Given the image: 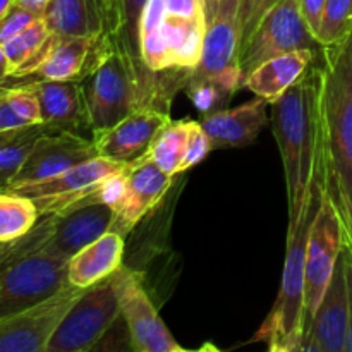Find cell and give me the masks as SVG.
Masks as SVG:
<instances>
[{
	"label": "cell",
	"instance_id": "obj_7",
	"mask_svg": "<svg viewBox=\"0 0 352 352\" xmlns=\"http://www.w3.org/2000/svg\"><path fill=\"white\" fill-rule=\"evenodd\" d=\"M316 45L318 41L309 30L298 0H278L241 48L237 62L246 81V76L268 58L302 48L315 50Z\"/></svg>",
	"mask_w": 352,
	"mask_h": 352
},
{
	"label": "cell",
	"instance_id": "obj_4",
	"mask_svg": "<svg viewBox=\"0 0 352 352\" xmlns=\"http://www.w3.org/2000/svg\"><path fill=\"white\" fill-rule=\"evenodd\" d=\"M315 201L318 205V192L287 227V250L277 301L254 336V340L274 352L302 351L305 344V265L309 229L316 213Z\"/></svg>",
	"mask_w": 352,
	"mask_h": 352
},
{
	"label": "cell",
	"instance_id": "obj_2",
	"mask_svg": "<svg viewBox=\"0 0 352 352\" xmlns=\"http://www.w3.org/2000/svg\"><path fill=\"white\" fill-rule=\"evenodd\" d=\"M54 215L0 250V318L45 301L67 285V258L52 253L47 243Z\"/></svg>",
	"mask_w": 352,
	"mask_h": 352
},
{
	"label": "cell",
	"instance_id": "obj_33",
	"mask_svg": "<svg viewBox=\"0 0 352 352\" xmlns=\"http://www.w3.org/2000/svg\"><path fill=\"white\" fill-rule=\"evenodd\" d=\"M40 16H36L31 10L24 9V7L17 6L16 2L12 3V7L9 9V12L3 16V19L0 21V43H6L7 40L14 38L16 34H19L21 31L26 30L31 23L38 19Z\"/></svg>",
	"mask_w": 352,
	"mask_h": 352
},
{
	"label": "cell",
	"instance_id": "obj_30",
	"mask_svg": "<svg viewBox=\"0 0 352 352\" xmlns=\"http://www.w3.org/2000/svg\"><path fill=\"white\" fill-rule=\"evenodd\" d=\"M184 91L188 93L192 105L203 113V117L210 116V113L217 112V110H222L220 107L226 105L230 96L234 95V91L226 88L217 79L192 78V76H189L188 81H186Z\"/></svg>",
	"mask_w": 352,
	"mask_h": 352
},
{
	"label": "cell",
	"instance_id": "obj_42",
	"mask_svg": "<svg viewBox=\"0 0 352 352\" xmlns=\"http://www.w3.org/2000/svg\"><path fill=\"white\" fill-rule=\"evenodd\" d=\"M12 3H14V0H0V21H2L3 16L9 12V9L12 7Z\"/></svg>",
	"mask_w": 352,
	"mask_h": 352
},
{
	"label": "cell",
	"instance_id": "obj_10",
	"mask_svg": "<svg viewBox=\"0 0 352 352\" xmlns=\"http://www.w3.org/2000/svg\"><path fill=\"white\" fill-rule=\"evenodd\" d=\"M239 43V0H223L206 24L201 58L189 76L217 79L234 93L244 88V74L237 62Z\"/></svg>",
	"mask_w": 352,
	"mask_h": 352
},
{
	"label": "cell",
	"instance_id": "obj_9",
	"mask_svg": "<svg viewBox=\"0 0 352 352\" xmlns=\"http://www.w3.org/2000/svg\"><path fill=\"white\" fill-rule=\"evenodd\" d=\"M85 289L67 284L45 301L0 318V352H45L65 313Z\"/></svg>",
	"mask_w": 352,
	"mask_h": 352
},
{
	"label": "cell",
	"instance_id": "obj_31",
	"mask_svg": "<svg viewBox=\"0 0 352 352\" xmlns=\"http://www.w3.org/2000/svg\"><path fill=\"white\" fill-rule=\"evenodd\" d=\"M278 0H239V31L241 43L239 50L246 45L251 34L258 28L265 14L277 3Z\"/></svg>",
	"mask_w": 352,
	"mask_h": 352
},
{
	"label": "cell",
	"instance_id": "obj_24",
	"mask_svg": "<svg viewBox=\"0 0 352 352\" xmlns=\"http://www.w3.org/2000/svg\"><path fill=\"white\" fill-rule=\"evenodd\" d=\"M148 0H120V24L113 40L141 79L148 85L158 81V72L150 71L141 57V17Z\"/></svg>",
	"mask_w": 352,
	"mask_h": 352
},
{
	"label": "cell",
	"instance_id": "obj_23",
	"mask_svg": "<svg viewBox=\"0 0 352 352\" xmlns=\"http://www.w3.org/2000/svg\"><path fill=\"white\" fill-rule=\"evenodd\" d=\"M205 31V16L179 17L167 14L162 24V33L170 52L172 67L192 71L199 64Z\"/></svg>",
	"mask_w": 352,
	"mask_h": 352
},
{
	"label": "cell",
	"instance_id": "obj_43",
	"mask_svg": "<svg viewBox=\"0 0 352 352\" xmlns=\"http://www.w3.org/2000/svg\"><path fill=\"white\" fill-rule=\"evenodd\" d=\"M6 244H7V243H0V250H2V248L6 246Z\"/></svg>",
	"mask_w": 352,
	"mask_h": 352
},
{
	"label": "cell",
	"instance_id": "obj_40",
	"mask_svg": "<svg viewBox=\"0 0 352 352\" xmlns=\"http://www.w3.org/2000/svg\"><path fill=\"white\" fill-rule=\"evenodd\" d=\"M10 74V64H9V58H7L6 52H3L2 43H0V86H6V82L9 81Z\"/></svg>",
	"mask_w": 352,
	"mask_h": 352
},
{
	"label": "cell",
	"instance_id": "obj_21",
	"mask_svg": "<svg viewBox=\"0 0 352 352\" xmlns=\"http://www.w3.org/2000/svg\"><path fill=\"white\" fill-rule=\"evenodd\" d=\"M313 58H315L313 48L287 52L268 58L246 76L244 88L272 105L311 67Z\"/></svg>",
	"mask_w": 352,
	"mask_h": 352
},
{
	"label": "cell",
	"instance_id": "obj_26",
	"mask_svg": "<svg viewBox=\"0 0 352 352\" xmlns=\"http://www.w3.org/2000/svg\"><path fill=\"white\" fill-rule=\"evenodd\" d=\"M50 129L45 124L19 127L0 133V191L9 188L38 138Z\"/></svg>",
	"mask_w": 352,
	"mask_h": 352
},
{
	"label": "cell",
	"instance_id": "obj_3",
	"mask_svg": "<svg viewBox=\"0 0 352 352\" xmlns=\"http://www.w3.org/2000/svg\"><path fill=\"white\" fill-rule=\"evenodd\" d=\"M323 48L318 100L323 148L332 181L352 199V34Z\"/></svg>",
	"mask_w": 352,
	"mask_h": 352
},
{
	"label": "cell",
	"instance_id": "obj_14",
	"mask_svg": "<svg viewBox=\"0 0 352 352\" xmlns=\"http://www.w3.org/2000/svg\"><path fill=\"white\" fill-rule=\"evenodd\" d=\"M174 175L162 170L146 153L129 164L126 195L117 210L116 220L110 230H116L126 239L127 234L151 212L172 186Z\"/></svg>",
	"mask_w": 352,
	"mask_h": 352
},
{
	"label": "cell",
	"instance_id": "obj_35",
	"mask_svg": "<svg viewBox=\"0 0 352 352\" xmlns=\"http://www.w3.org/2000/svg\"><path fill=\"white\" fill-rule=\"evenodd\" d=\"M165 7H167V14H170V16H205V2L203 0H165Z\"/></svg>",
	"mask_w": 352,
	"mask_h": 352
},
{
	"label": "cell",
	"instance_id": "obj_11",
	"mask_svg": "<svg viewBox=\"0 0 352 352\" xmlns=\"http://www.w3.org/2000/svg\"><path fill=\"white\" fill-rule=\"evenodd\" d=\"M120 308L131 346L136 352H186L158 315L144 289L143 275L120 267Z\"/></svg>",
	"mask_w": 352,
	"mask_h": 352
},
{
	"label": "cell",
	"instance_id": "obj_19",
	"mask_svg": "<svg viewBox=\"0 0 352 352\" xmlns=\"http://www.w3.org/2000/svg\"><path fill=\"white\" fill-rule=\"evenodd\" d=\"M38 96L41 122L55 131H74L88 127L81 81H26Z\"/></svg>",
	"mask_w": 352,
	"mask_h": 352
},
{
	"label": "cell",
	"instance_id": "obj_38",
	"mask_svg": "<svg viewBox=\"0 0 352 352\" xmlns=\"http://www.w3.org/2000/svg\"><path fill=\"white\" fill-rule=\"evenodd\" d=\"M344 268H346V280H347V298H349V333H347V346L346 352H352V253L344 246L342 250Z\"/></svg>",
	"mask_w": 352,
	"mask_h": 352
},
{
	"label": "cell",
	"instance_id": "obj_37",
	"mask_svg": "<svg viewBox=\"0 0 352 352\" xmlns=\"http://www.w3.org/2000/svg\"><path fill=\"white\" fill-rule=\"evenodd\" d=\"M98 2L103 19H105L107 34L110 38H116L120 24V0H98Z\"/></svg>",
	"mask_w": 352,
	"mask_h": 352
},
{
	"label": "cell",
	"instance_id": "obj_22",
	"mask_svg": "<svg viewBox=\"0 0 352 352\" xmlns=\"http://www.w3.org/2000/svg\"><path fill=\"white\" fill-rule=\"evenodd\" d=\"M43 19L55 36L98 38L107 34L98 0H48Z\"/></svg>",
	"mask_w": 352,
	"mask_h": 352
},
{
	"label": "cell",
	"instance_id": "obj_5",
	"mask_svg": "<svg viewBox=\"0 0 352 352\" xmlns=\"http://www.w3.org/2000/svg\"><path fill=\"white\" fill-rule=\"evenodd\" d=\"M316 188H318V205H316V213L311 222V229H309L308 246H306L305 339L344 250L342 219H340L339 206L330 188L329 162L320 170Z\"/></svg>",
	"mask_w": 352,
	"mask_h": 352
},
{
	"label": "cell",
	"instance_id": "obj_32",
	"mask_svg": "<svg viewBox=\"0 0 352 352\" xmlns=\"http://www.w3.org/2000/svg\"><path fill=\"white\" fill-rule=\"evenodd\" d=\"M212 150H213L212 143H210V138H208V134L205 133V129H203L201 122H196V120H192L188 148H186V153H184V158H182L181 170H179V174L189 170L191 167L198 165L199 162L205 160Z\"/></svg>",
	"mask_w": 352,
	"mask_h": 352
},
{
	"label": "cell",
	"instance_id": "obj_41",
	"mask_svg": "<svg viewBox=\"0 0 352 352\" xmlns=\"http://www.w3.org/2000/svg\"><path fill=\"white\" fill-rule=\"evenodd\" d=\"M205 2V16H206V24L210 23V21L213 19V16L217 14V10H219L220 3L223 2V0H203Z\"/></svg>",
	"mask_w": 352,
	"mask_h": 352
},
{
	"label": "cell",
	"instance_id": "obj_20",
	"mask_svg": "<svg viewBox=\"0 0 352 352\" xmlns=\"http://www.w3.org/2000/svg\"><path fill=\"white\" fill-rule=\"evenodd\" d=\"M124 237L116 230H109L69 258L67 284L88 289L105 280L122 267Z\"/></svg>",
	"mask_w": 352,
	"mask_h": 352
},
{
	"label": "cell",
	"instance_id": "obj_8",
	"mask_svg": "<svg viewBox=\"0 0 352 352\" xmlns=\"http://www.w3.org/2000/svg\"><path fill=\"white\" fill-rule=\"evenodd\" d=\"M126 164L110 160L107 157H95L81 165L69 168L55 177L36 184L14 189L19 195L28 196L36 205L40 215H57L72 206L91 203L100 184L109 175L116 174ZM10 191V189H9Z\"/></svg>",
	"mask_w": 352,
	"mask_h": 352
},
{
	"label": "cell",
	"instance_id": "obj_34",
	"mask_svg": "<svg viewBox=\"0 0 352 352\" xmlns=\"http://www.w3.org/2000/svg\"><path fill=\"white\" fill-rule=\"evenodd\" d=\"M330 188H332L333 198H336L337 206H339L340 212V219H342L344 246L352 253V199L342 188H339V186L332 181V175H330Z\"/></svg>",
	"mask_w": 352,
	"mask_h": 352
},
{
	"label": "cell",
	"instance_id": "obj_6",
	"mask_svg": "<svg viewBox=\"0 0 352 352\" xmlns=\"http://www.w3.org/2000/svg\"><path fill=\"white\" fill-rule=\"evenodd\" d=\"M119 270L85 289L81 298L60 320L45 352H88L98 346L122 316Z\"/></svg>",
	"mask_w": 352,
	"mask_h": 352
},
{
	"label": "cell",
	"instance_id": "obj_27",
	"mask_svg": "<svg viewBox=\"0 0 352 352\" xmlns=\"http://www.w3.org/2000/svg\"><path fill=\"white\" fill-rule=\"evenodd\" d=\"M192 120H168L153 143L148 148L146 155L168 175H177L181 170L182 158L188 148Z\"/></svg>",
	"mask_w": 352,
	"mask_h": 352
},
{
	"label": "cell",
	"instance_id": "obj_1",
	"mask_svg": "<svg viewBox=\"0 0 352 352\" xmlns=\"http://www.w3.org/2000/svg\"><path fill=\"white\" fill-rule=\"evenodd\" d=\"M272 127L284 164L291 226L298 220L302 206L318 192L316 181L325 160L318 67L311 65L272 103Z\"/></svg>",
	"mask_w": 352,
	"mask_h": 352
},
{
	"label": "cell",
	"instance_id": "obj_36",
	"mask_svg": "<svg viewBox=\"0 0 352 352\" xmlns=\"http://www.w3.org/2000/svg\"><path fill=\"white\" fill-rule=\"evenodd\" d=\"M299 7H301V12L305 16L306 23H308L309 30L311 33L315 34L318 33L320 23H322V16L323 10H325V3L327 0H298Z\"/></svg>",
	"mask_w": 352,
	"mask_h": 352
},
{
	"label": "cell",
	"instance_id": "obj_39",
	"mask_svg": "<svg viewBox=\"0 0 352 352\" xmlns=\"http://www.w3.org/2000/svg\"><path fill=\"white\" fill-rule=\"evenodd\" d=\"M14 2H16L17 6L24 7V9L31 10V12H34L40 17H43L45 9H47L48 6V0H14Z\"/></svg>",
	"mask_w": 352,
	"mask_h": 352
},
{
	"label": "cell",
	"instance_id": "obj_44",
	"mask_svg": "<svg viewBox=\"0 0 352 352\" xmlns=\"http://www.w3.org/2000/svg\"><path fill=\"white\" fill-rule=\"evenodd\" d=\"M2 89H3V86H0V91H2Z\"/></svg>",
	"mask_w": 352,
	"mask_h": 352
},
{
	"label": "cell",
	"instance_id": "obj_13",
	"mask_svg": "<svg viewBox=\"0 0 352 352\" xmlns=\"http://www.w3.org/2000/svg\"><path fill=\"white\" fill-rule=\"evenodd\" d=\"M170 120L167 109L143 105L102 134L91 136L100 157L131 164L148 151L150 144Z\"/></svg>",
	"mask_w": 352,
	"mask_h": 352
},
{
	"label": "cell",
	"instance_id": "obj_25",
	"mask_svg": "<svg viewBox=\"0 0 352 352\" xmlns=\"http://www.w3.org/2000/svg\"><path fill=\"white\" fill-rule=\"evenodd\" d=\"M48 38H50V30L43 17H38L26 30L2 43L3 52L9 58L10 71H12L9 81H19L30 72Z\"/></svg>",
	"mask_w": 352,
	"mask_h": 352
},
{
	"label": "cell",
	"instance_id": "obj_17",
	"mask_svg": "<svg viewBox=\"0 0 352 352\" xmlns=\"http://www.w3.org/2000/svg\"><path fill=\"white\" fill-rule=\"evenodd\" d=\"M102 36L82 38V36H55L50 34L47 48L41 55L36 67L30 76L16 82L26 81H81L88 67L91 65L93 57Z\"/></svg>",
	"mask_w": 352,
	"mask_h": 352
},
{
	"label": "cell",
	"instance_id": "obj_18",
	"mask_svg": "<svg viewBox=\"0 0 352 352\" xmlns=\"http://www.w3.org/2000/svg\"><path fill=\"white\" fill-rule=\"evenodd\" d=\"M267 105L270 103L256 96L239 107L217 110L203 117L201 126L213 150L243 148L253 143L268 122Z\"/></svg>",
	"mask_w": 352,
	"mask_h": 352
},
{
	"label": "cell",
	"instance_id": "obj_15",
	"mask_svg": "<svg viewBox=\"0 0 352 352\" xmlns=\"http://www.w3.org/2000/svg\"><path fill=\"white\" fill-rule=\"evenodd\" d=\"M347 333H349V298H347L346 268L340 253L332 280L313 316L302 351L346 352Z\"/></svg>",
	"mask_w": 352,
	"mask_h": 352
},
{
	"label": "cell",
	"instance_id": "obj_16",
	"mask_svg": "<svg viewBox=\"0 0 352 352\" xmlns=\"http://www.w3.org/2000/svg\"><path fill=\"white\" fill-rule=\"evenodd\" d=\"M116 220V212L100 201L82 203L54 215L48 250L62 258L74 256L78 251L109 232Z\"/></svg>",
	"mask_w": 352,
	"mask_h": 352
},
{
	"label": "cell",
	"instance_id": "obj_28",
	"mask_svg": "<svg viewBox=\"0 0 352 352\" xmlns=\"http://www.w3.org/2000/svg\"><path fill=\"white\" fill-rule=\"evenodd\" d=\"M36 205L16 191H0V243L26 236L40 220Z\"/></svg>",
	"mask_w": 352,
	"mask_h": 352
},
{
	"label": "cell",
	"instance_id": "obj_12",
	"mask_svg": "<svg viewBox=\"0 0 352 352\" xmlns=\"http://www.w3.org/2000/svg\"><path fill=\"white\" fill-rule=\"evenodd\" d=\"M95 157L100 155L93 140L74 131L48 129L33 144L23 167L7 189L14 191L24 186L47 181Z\"/></svg>",
	"mask_w": 352,
	"mask_h": 352
},
{
	"label": "cell",
	"instance_id": "obj_29",
	"mask_svg": "<svg viewBox=\"0 0 352 352\" xmlns=\"http://www.w3.org/2000/svg\"><path fill=\"white\" fill-rule=\"evenodd\" d=\"M352 34V0H327L316 41L320 47L342 43Z\"/></svg>",
	"mask_w": 352,
	"mask_h": 352
}]
</instances>
